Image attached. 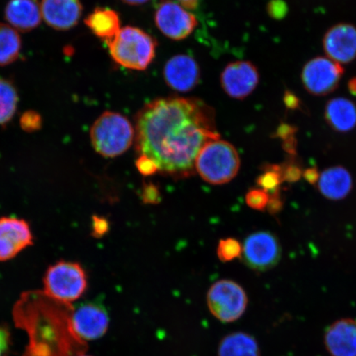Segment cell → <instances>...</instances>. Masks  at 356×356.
<instances>
[{
	"instance_id": "d4e9b609",
	"label": "cell",
	"mask_w": 356,
	"mask_h": 356,
	"mask_svg": "<svg viewBox=\"0 0 356 356\" xmlns=\"http://www.w3.org/2000/svg\"><path fill=\"white\" fill-rule=\"evenodd\" d=\"M264 172L257 177V184L269 195L278 193L283 181L282 167L278 164H267L262 168Z\"/></svg>"
},
{
	"instance_id": "d6986e66",
	"label": "cell",
	"mask_w": 356,
	"mask_h": 356,
	"mask_svg": "<svg viewBox=\"0 0 356 356\" xmlns=\"http://www.w3.org/2000/svg\"><path fill=\"white\" fill-rule=\"evenodd\" d=\"M317 185L324 197L340 200L346 198L353 189V177L345 168L332 167L320 175Z\"/></svg>"
},
{
	"instance_id": "f546056e",
	"label": "cell",
	"mask_w": 356,
	"mask_h": 356,
	"mask_svg": "<svg viewBox=\"0 0 356 356\" xmlns=\"http://www.w3.org/2000/svg\"><path fill=\"white\" fill-rule=\"evenodd\" d=\"M140 197L142 202L146 204H158L162 199L158 186L152 184V182H146L143 185Z\"/></svg>"
},
{
	"instance_id": "5bb4252c",
	"label": "cell",
	"mask_w": 356,
	"mask_h": 356,
	"mask_svg": "<svg viewBox=\"0 0 356 356\" xmlns=\"http://www.w3.org/2000/svg\"><path fill=\"white\" fill-rule=\"evenodd\" d=\"M163 78L172 90L188 92L198 86L200 70L193 56L179 54L169 59L163 68Z\"/></svg>"
},
{
	"instance_id": "cb8c5ba5",
	"label": "cell",
	"mask_w": 356,
	"mask_h": 356,
	"mask_svg": "<svg viewBox=\"0 0 356 356\" xmlns=\"http://www.w3.org/2000/svg\"><path fill=\"white\" fill-rule=\"evenodd\" d=\"M19 101V92L15 83L0 77V126H6L15 117Z\"/></svg>"
},
{
	"instance_id": "ab89813d",
	"label": "cell",
	"mask_w": 356,
	"mask_h": 356,
	"mask_svg": "<svg viewBox=\"0 0 356 356\" xmlns=\"http://www.w3.org/2000/svg\"><path fill=\"white\" fill-rule=\"evenodd\" d=\"M124 3L128 4L131 6H143L149 1V0H122Z\"/></svg>"
},
{
	"instance_id": "4dcf8cb0",
	"label": "cell",
	"mask_w": 356,
	"mask_h": 356,
	"mask_svg": "<svg viewBox=\"0 0 356 356\" xmlns=\"http://www.w3.org/2000/svg\"><path fill=\"white\" fill-rule=\"evenodd\" d=\"M136 167L137 170L145 177L152 176L159 171L157 163L152 159L144 154H140V157L137 159Z\"/></svg>"
},
{
	"instance_id": "836d02e7",
	"label": "cell",
	"mask_w": 356,
	"mask_h": 356,
	"mask_svg": "<svg viewBox=\"0 0 356 356\" xmlns=\"http://www.w3.org/2000/svg\"><path fill=\"white\" fill-rule=\"evenodd\" d=\"M269 195V202L266 207L267 211H268L271 215H277L280 211H282L283 208L284 202L282 195H280V191H278L277 193Z\"/></svg>"
},
{
	"instance_id": "277c9868",
	"label": "cell",
	"mask_w": 356,
	"mask_h": 356,
	"mask_svg": "<svg viewBox=\"0 0 356 356\" xmlns=\"http://www.w3.org/2000/svg\"><path fill=\"white\" fill-rule=\"evenodd\" d=\"M136 139L130 120L115 111H105L92 124L90 140L93 149L102 157L113 159L126 153Z\"/></svg>"
},
{
	"instance_id": "1f68e13d",
	"label": "cell",
	"mask_w": 356,
	"mask_h": 356,
	"mask_svg": "<svg viewBox=\"0 0 356 356\" xmlns=\"http://www.w3.org/2000/svg\"><path fill=\"white\" fill-rule=\"evenodd\" d=\"M288 12V6L284 0H270L267 4V13L274 19H283L287 15Z\"/></svg>"
},
{
	"instance_id": "52a82bcc",
	"label": "cell",
	"mask_w": 356,
	"mask_h": 356,
	"mask_svg": "<svg viewBox=\"0 0 356 356\" xmlns=\"http://www.w3.org/2000/svg\"><path fill=\"white\" fill-rule=\"evenodd\" d=\"M207 302L213 317L222 323H231L237 321L246 312L248 298L237 282L220 280L209 289Z\"/></svg>"
},
{
	"instance_id": "484cf974",
	"label": "cell",
	"mask_w": 356,
	"mask_h": 356,
	"mask_svg": "<svg viewBox=\"0 0 356 356\" xmlns=\"http://www.w3.org/2000/svg\"><path fill=\"white\" fill-rule=\"evenodd\" d=\"M242 252L241 243L235 238L221 239L218 244L217 256L222 262H229L241 257Z\"/></svg>"
},
{
	"instance_id": "60d3db41",
	"label": "cell",
	"mask_w": 356,
	"mask_h": 356,
	"mask_svg": "<svg viewBox=\"0 0 356 356\" xmlns=\"http://www.w3.org/2000/svg\"><path fill=\"white\" fill-rule=\"evenodd\" d=\"M348 89L350 92L356 96V77L351 79L348 82Z\"/></svg>"
},
{
	"instance_id": "7c38bea8",
	"label": "cell",
	"mask_w": 356,
	"mask_h": 356,
	"mask_svg": "<svg viewBox=\"0 0 356 356\" xmlns=\"http://www.w3.org/2000/svg\"><path fill=\"white\" fill-rule=\"evenodd\" d=\"M72 324L75 333L84 341L100 339L108 332V312L99 304L86 302L74 309Z\"/></svg>"
},
{
	"instance_id": "4316f807",
	"label": "cell",
	"mask_w": 356,
	"mask_h": 356,
	"mask_svg": "<svg viewBox=\"0 0 356 356\" xmlns=\"http://www.w3.org/2000/svg\"><path fill=\"white\" fill-rule=\"evenodd\" d=\"M282 177L283 181L296 182L300 180L302 176L301 163L296 156H289V158L282 165Z\"/></svg>"
},
{
	"instance_id": "b9f144b4",
	"label": "cell",
	"mask_w": 356,
	"mask_h": 356,
	"mask_svg": "<svg viewBox=\"0 0 356 356\" xmlns=\"http://www.w3.org/2000/svg\"><path fill=\"white\" fill-rule=\"evenodd\" d=\"M79 356H92V355H87V354H83V355H79Z\"/></svg>"
},
{
	"instance_id": "603a6c76",
	"label": "cell",
	"mask_w": 356,
	"mask_h": 356,
	"mask_svg": "<svg viewBox=\"0 0 356 356\" xmlns=\"http://www.w3.org/2000/svg\"><path fill=\"white\" fill-rule=\"evenodd\" d=\"M21 51L22 39L19 32L10 25L0 22V66L15 63Z\"/></svg>"
},
{
	"instance_id": "9a60e30c",
	"label": "cell",
	"mask_w": 356,
	"mask_h": 356,
	"mask_svg": "<svg viewBox=\"0 0 356 356\" xmlns=\"http://www.w3.org/2000/svg\"><path fill=\"white\" fill-rule=\"evenodd\" d=\"M33 234L25 220L0 218V261L12 259L33 244Z\"/></svg>"
},
{
	"instance_id": "83f0119b",
	"label": "cell",
	"mask_w": 356,
	"mask_h": 356,
	"mask_svg": "<svg viewBox=\"0 0 356 356\" xmlns=\"http://www.w3.org/2000/svg\"><path fill=\"white\" fill-rule=\"evenodd\" d=\"M270 195L261 188H252L246 194V203L252 210L264 211L267 207Z\"/></svg>"
},
{
	"instance_id": "d590c367",
	"label": "cell",
	"mask_w": 356,
	"mask_h": 356,
	"mask_svg": "<svg viewBox=\"0 0 356 356\" xmlns=\"http://www.w3.org/2000/svg\"><path fill=\"white\" fill-rule=\"evenodd\" d=\"M10 343V334L6 328L0 327V356H6Z\"/></svg>"
},
{
	"instance_id": "30bf717a",
	"label": "cell",
	"mask_w": 356,
	"mask_h": 356,
	"mask_svg": "<svg viewBox=\"0 0 356 356\" xmlns=\"http://www.w3.org/2000/svg\"><path fill=\"white\" fill-rule=\"evenodd\" d=\"M158 29L172 41L188 38L197 28V17L173 0H161L154 13Z\"/></svg>"
},
{
	"instance_id": "e575fe53",
	"label": "cell",
	"mask_w": 356,
	"mask_h": 356,
	"mask_svg": "<svg viewBox=\"0 0 356 356\" xmlns=\"http://www.w3.org/2000/svg\"><path fill=\"white\" fill-rule=\"evenodd\" d=\"M296 131V127L289 126L287 124H282L277 128V132H275V137L280 138L283 141L286 140L289 138L295 137Z\"/></svg>"
},
{
	"instance_id": "3957f363",
	"label": "cell",
	"mask_w": 356,
	"mask_h": 356,
	"mask_svg": "<svg viewBox=\"0 0 356 356\" xmlns=\"http://www.w3.org/2000/svg\"><path fill=\"white\" fill-rule=\"evenodd\" d=\"M109 54L115 63L124 68L143 71L149 68L156 55V39L136 26L121 29L115 37L106 42Z\"/></svg>"
},
{
	"instance_id": "ba28073f",
	"label": "cell",
	"mask_w": 356,
	"mask_h": 356,
	"mask_svg": "<svg viewBox=\"0 0 356 356\" xmlns=\"http://www.w3.org/2000/svg\"><path fill=\"white\" fill-rule=\"evenodd\" d=\"M282 256L278 238L268 231H259L245 239L241 258L249 268L264 273L274 268Z\"/></svg>"
},
{
	"instance_id": "8d00e7d4",
	"label": "cell",
	"mask_w": 356,
	"mask_h": 356,
	"mask_svg": "<svg viewBox=\"0 0 356 356\" xmlns=\"http://www.w3.org/2000/svg\"><path fill=\"white\" fill-rule=\"evenodd\" d=\"M302 177H304L309 184L316 185L319 180L320 173L317 168H309L302 172Z\"/></svg>"
},
{
	"instance_id": "2e32d148",
	"label": "cell",
	"mask_w": 356,
	"mask_h": 356,
	"mask_svg": "<svg viewBox=\"0 0 356 356\" xmlns=\"http://www.w3.org/2000/svg\"><path fill=\"white\" fill-rule=\"evenodd\" d=\"M42 20L57 31H68L79 24L83 15L81 0H42Z\"/></svg>"
},
{
	"instance_id": "7a4b0ae2",
	"label": "cell",
	"mask_w": 356,
	"mask_h": 356,
	"mask_svg": "<svg viewBox=\"0 0 356 356\" xmlns=\"http://www.w3.org/2000/svg\"><path fill=\"white\" fill-rule=\"evenodd\" d=\"M74 307L53 299L42 291L22 293L13 309L16 327L28 334L29 345L22 356H79L88 346L75 333Z\"/></svg>"
},
{
	"instance_id": "ffe728a7",
	"label": "cell",
	"mask_w": 356,
	"mask_h": 356,
	"mask_svg": "<svg viewBox=\"0 0 356 356\" xmlns=\"http://www.w3.org/2000/svg\"><path fill=\"white\" fill-rule=\"evenodd\" d=\"M324 117L333 131L350 132L356 127V105L346 97H335L327 102Z\"/></svg>"
},
{
	"instance_id": "e0dca14e",
	"label": "cell",
	"mask_w": 356,
	"mask_h": 356,
	"mask_svg": "<svg viewBox=\"0 0 356 356\" xmlns=\"http://www.w3.org/2000/svg\"><path fill=\"white\" fill-rule=\"evenodd\" d=\"M324 346L331 356H356V319L332 323L325 331Z\"/></svg>"
},
{
	"instance_id": "74e56055",
	"label": "cell",
	"mask_w": 356,
	"mask_h": 356,
	"mask_svg": "<svg viewBox=\"0 0 356 356\" xmlns=\"http://www.w3.org/2000/svg\"><path fill=\"white\" fill-rule=\"evenodd\" d=\"M284 102H286V105L287 108L289 109H297L299 108V100H298L297 97L293 95V93L286 92V95H284Z\"/></svg>"
},
{
	"instance_id": "ac0fdd59",
	"label": "cell",
	"mask_w": 356,
	"mask_h": 356,
	"mask_svg": "<svg viewBox=\"0 0 356 356\" xmlns=\"http://www.w3.org/2000/svg\"><path fill=\"white\" fill-rule=\"evenodd\" d=\"M4 19L17 32L29 33L42 20L38 0H10L4 8Z\"/></svg>"
},
{
	"instance_id": "6da1fadb",
	"label": "cell",
	"mask_w": 356,
	"mask_h": 356,
	"mask_svg": "<svg viewBox=\"0 0 356 356\" xmlns=\"http://www.w3.org/2000/svg\"><path fill=\"white\" fill-rule=\"evenodd\" d=\"M136 148L157 163L163 175H193L200 149L220 139L216 113L195 97H165L149 102L136 118Z\"/></svg>"
},
{
	"instance_id": "9c48e42d",
	"label": "cell",
	"mask_w": 356,
	"mask_h": 356,
	"mask_svg": "<svg viewBox=\"0 0 356 356\" xmlns=\"http://www.w3.org/2000/svg\"><path fill=\"white\" fill-rule=\"evenodd\" d=\"M343 74L341 65L327 56H319L307 62L301 72V79L305 88L311 95L325 96L339 86Z\"/></svg>"
},
{
	"instance_id": "44dd1931",
	"label": "cell",
	"mask_w": 356,
	"mask_h": 356,
	"mask_svg": "<svg viewBox=\"0 0 356 356\" xmlns=\"http://www.w3.org/2000/svg\"><path fill=\"white\" fill-rule=\"evenodd\" d=\"M84 24L97 38L105 43L121 30V19L118 12L108 8H97L88 15Z\"/></svg>"
},
{
	"instance_id": "f1b7e54d",
	"label": "cell",
	"mask_w": 356,
	"mask_h": 356,
	"mask_svg": "<svg viewBox=\"0 0 356 356\" xmlns=\"http://www.w3.org/2000/svg\"><path fill=\"white\" fill-rule=\"evenodd\" d=\"M19 123L25 132L33 133L41 130L43 120L38 111L29 110L22 114Z\"/></svg>"
},
{
	"instance_id": "d6a6232c",
	"label": "cell",
	"mask_w": 356,
	"mask_h": 356,
	"mask_svg": "<svg viewBox=\"0 0 356 356\" xmlns=\"http://www.w3.org/2000/svg\"><path fill=\"white\" fill-rule=\"evenodd\" d=\"M109 228L110 224L106 218L97 216H92V235L93 237L97 238L104 237L106 234H108Z\"/></svg>"
},
{
	"instance_id": "4fadbf2b",
	"label": "cell",
	"mask_w": 356,
	"mask_h": 356,
	"mask_svg": "<svg viewBox=\"0 0 356 356\" xmlns=\"http://www.w3.org/2000/svg\"><path fill=\"white\" fill-rule=\"evenodd\" d=\"M323 44L329 59L341 65L350 63L356 59V26L347 22L332 26Z\"/></svg>"
},
{
	"instance_id": "8992f818",
	"label": "cell",
	"mask_w": 356,
	"mask_h": 356,
	"mask_svg": "<svg viewBox=\"0 0 356 356\" xmlns=\"http://www.w3.org/2000/svg\"><path fill=\"white\" fill-rule=\"evenodd\" d=\"M44 292L53 299L71 304L86 291V271L76 262H57L49 267L44 277Z\"/></svg>"
},
{
	"instance_id": "7402d4cb",
	"label": "cell",
	"mask_w": 356,
	"mask_h": 356,
	"mask_svg": "<svg viewBox=\"0 0 356 356\" xmlns=\"http://www.w3.org/2000/svg\"><path fill=\"white\" fill-rule=\"evenodd\" d=\"M218 356H261V349L254 337L236 332L222 338L218 346Z\"/></svg>"
},
{
	"instance_id": "8fae6325",
	"label": "cell",
	"mask_w": 356,
	"mask_h": 356,
	"mask_svg": "<svg viewBox=\"0 0 356 356\" xmlns=\"http://www.w3.org/2000/svg\"><path fill=\"white\" fill-rule=\"evenodd\" d=\"M260 74L250 61L238 60L227 65L220 75L222 90L231 99L243 100L259 83Z\"/></svg>"
},
{
	"instance_id": "5b68a950",
	"label": "cell",
	"mask_w": 356,
	"mask_h": 356,
	"mask_svg": "<svg viewBox=\"0 0 356 356\" xmlns=\"http://www.w3.org/2000/svg\"><path fill=\"white\" fill-rule=\"evenodd\" d=\"M241 161L238 150L226 140L218 139L203 146L195 159V170L211 185L228 184L238 175Z\"/></svg>"
},
{
	"instance_id": "f35d334b",
	"label": "cell",
	"mask_w": 356,
	"mask_h": 356,
	"mask_svg": "<svg viewBox=\"0 0 356 356\" xmlns=\"http://www.w3.org/2000/svg\"><path fill=\"white\" fill-rule=\"evenodd\" d=\"M176 2L188 10H195L198 6V0H176Z\"/></svg>"
}]
</instances>
